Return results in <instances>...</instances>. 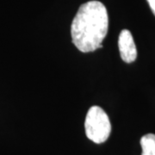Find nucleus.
<instances>
[{"label": "nucleus", "mask_w": 155, "mask_h": 155, "mask_svg": "<svg viewBox=\"0 0 155 155\" xmlns=\"http://www.w3.org/2000/svg\"><path fill=\"white\" fill-rule=\"evenodd\" d=\"M118 48L122 61L126 63H132L137 58V49L133 35L129 30L123 29L119 35Z\"/></svg>", "instance_id": "nucleus-3"}, {"label": "nucleus", "mask_w": 155, "mask_h": 155, "mask_svg": "<svg viewBox=\"0 0 155 155\" xmlns=\"http://www.w3.org/2000/svg\"><path fill=\"white\" fill-rule=\"evenodd\" d=\"M85 134L89 140L95 143H104L111 132V123L106 112L99 106L89 109L84 122Z\"/></svg>", "instance_id": "nucleus-2"}, {"label": "nucleus", "mask_w": 155, "mask_h": 155, "mask_svg": "<svg viewBox=\"0 0 155 155\" xmlns=\"http://www.w3.org/2000/svg\"><path fill=\"white\" fill-rule=\"evenodd\" d=\"M147 2H148V4H149L151 10H152L153 13L154 14L155 16V0H147Z\"/></svg>", "instance_id": "nucleus-5"}, {"label": "nucleus", "mask_w": 155, "mask_h": 155, "mask_svg": "<svg viewBox=\"0 0 155 155\" xmlns=\"http://www.w3.org/2000/svg\"><path fill=\"white\" fill-rule=\"evenodd\" d=\"M141 155H155V134H147L140 139Z\"/></svg>", "instance_id": "nucleus-4"}, {"label": "nucleus", "mask_w": 155, "mask_h": 155, "mask_svg": "<svg viewBox=\"0 0 155 155\" xmlns=\"http://www.w3.org/2000/svg\"><path fill=\"white\" fill-rule=\"evenodd\" d=\"M109 28V16L104 4L89 1L79 7L71 26L72 43L83 53L103 48Z\"/></svg>", "instance_id": "nucleus-1"}]
</instances>
